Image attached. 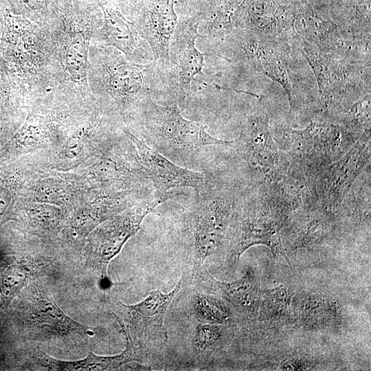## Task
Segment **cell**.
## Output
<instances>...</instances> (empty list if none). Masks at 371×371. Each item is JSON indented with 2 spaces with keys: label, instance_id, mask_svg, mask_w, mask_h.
<instances>
[{
  "label": "cell",
  "instance_id": "obj_1",
  "mask_svg": "<svg viewBox=\"0 0 371 371\" xmlns=\"http://www.w3.org/2000/svg\"><path fill=\"white\" fill-rule=\"evenodd\" d=\"M294 211L275 183L251 184L238 195L223 245L228 266H235L255 245H267L274 256L282 255L289 263L281 230Z\"/></svg>",
  "mask_w": 371,
  "mask_h": 371
},
{
  "label": "cell",
  "instance_id": "obj_2",
  "mask_svg": "<svg viewBox=\"0 0 371 371\" xmlns=\"http://www.w3.org/2000/svg\"><path fill=\"white\" fill-rule=\"evenodd\" d=\"M141 131L147 144L167 155H184L209 145H233L217 139L201 123L186 119L176 101L161 104L148 96L137 106Z\"/></svg>",
  "mask_w": 371,
  "mask_h": 371
},
{
  "label": "cell",
  "instance_id": "obj_3",
  "mask_svg": "<svg viewBox=\"0 0 371 371\" xmlns=\"http://www.w3.org/2000/svg\"><path fill=\"white\" fill-rule=\"evenodd\" d=\"M352 131L339 123L315 122L302 130L286 128L284 146L289 169L302 173L314 181L318 172L348 152L353 141Z\"/></svg>",
  "mask_w": 371,
  "mask_h": 371
},
{
  "label": "cell",
  "instance_id": "obj_4",
  "mask_svg": "<svg viewBox=\"0 0 371 371\" xmlns=\"http://www.w3.org/2000/svg\"><path fill=\"white\" fill-rule=\"evenodd\" d=\"M292 45L312 68L319 88L321 102L327 109L335 110L344 101H354L362 87L370 86V63L346 60L325 53L295 36Z\"/></svg>",
  "mask_w": 371,
  "mask_h": 371
},
{
  "label": "cell",
  "instance_id": "obj_5",
  "mask_svg": "<svg viewBox=\"0 0 371 371\" xmlns=\"http://www.w3.org/2000/svg\"><path fill=\"white\" fill-rule=\"evenodd\" d=\"M20 314L21 325L30 341L58 346H87L98 332L68 316L41 286L32 287Z\"/></svg>",
  "mask_w": 371,
  "mask_h": 371
},
{
  "label": "cell",
  "instance_id": "obj_6",
  "mask_svg": "<svg viewBox=\"0 0 371 371\" xmlns=\"http://www.w3.org/2000/svg\"><path fill=\"white\" fill-rule=\"evenodd\" d=\"M233 145L248 166L251 184H272L288 172L289 161L273 140L265 106L260 105L243 119L239 137Z\"/></svg>",
  "mask_w": 371,
  "mask_h": 371
},
{
  "label": "cell",
  "instance_id": "obj_7",
  "mask_svg": "<svg viewBox=\"0 0 371 371\" xmlns=\"http://www.w3.org/2000/svg\"><path fill=\"white\" fill-rule=\"evenodd\" d=\"M166 200L165 197L153 195L97 225L85 239V266L100 280H108L107 267L110 261L139 230L144 218Z\"/></svg>",
  "mask_w": 371,
  "mask_h": 371
},
{
  "label": "cell",
  "instance_id": "obj_8",
  "mask_svg": "<svg viewBox=\"0 0 371 371\" xmlns=\"http://www.w3.org/2000/svg\"><path fill=\"white\" fill-rule=\"evenodd\" d=\"M196 194L192 214L194 265H201L223 245L238 194L215 188L212 182Z\"/></svg>",
  "mask_w": 371,
  "mask_h": 371
},
{
  "label": "cell",
  "instance_id": "obj_9",
  "mask_svg": "<svg viewBox=\"0 0 371 371\" xmlns=\"http://www.w3.org/2000/svg\"><path fill=\"white\" fill-rule=\"evenodd\" d=\"M370 159V128H367L348 152L317 175L315 180L317 200L324 211L334 216Z\"/></svg>",
  "mask_w": 371,
  "mask_h": 371
},
{
  "label": "cell",
  "instance_id": "obj_10",
  "mask_svg": "<svg viewBox=\"0 0 371 371\" xmlns=\"http://www.w3.org/2000/svg\"><path fill=\"white\" fill-rule=\"evenodd\" d=\"M199 18L178 21L170 39L168 63L163 70L166 88L175 101L184 102L190 94L195 76L203 74L204 56L196 47Z\"/></svg>",
  "mask_w": 371,
  "mask_h": 371
},
{
  "label": "cell",
  "instance_id": "obj_11",
  "mask_svg": "<svg viewBox=\"0 0 371 371\" xmlns=\"http://www.w3.org/2000/svg\"><path fill=\"white\" fill-rule=\"evenodd\" d=\"M181 286L180 278L170 293H164L157 289L135 304H125L110 295V309L119 324L134 328L139 347L160 348L168 339L164 316Z\"/></svg>",
  "mask_w": 371,
  "mask_h": 371
},
{
  "label": "cell",
  "instance_id": "obj_12",
  "mask_svg": "<svg viewBox=\"0 0 371 371\" xmlns=\"http://www.w3.org/2000/svg\"><path fill=\"white\" fill-rule=\"evenodd\" d=\"M230 38L244 52L249 65L278 82L287 95L290 112L293 93L288 69L290 41L281 37L266 36L246 29H236Z\"/></svg>",
  "mask_w": 371,
  "mask_h": 371
},
{
  "label": "cell",
  "instance_id": "obj_13",
  "mask_svg": "<svg viewBox=\"0 0 371 371\" xmlns=\"http://www.w3.org/2000/svg\"><path fill=\"white\" fill-rule=\"evenodd\" d=\"M125 133L144 177L152 183L155 196L168 199L174 189L192 188L197 192L210 183L205 173L177 165L130 131L125 130Z\"/></svg>",
  "mask_w": 371,
  "mask_h": 371
},
{
  "label": "cell",
  "instance_id": "obj_14",
  "mask_svg": "<svg viewBox=\"0 0 371 371\" xmlns=\"http://www.w3.org/2000/svg\"><path fill=\"white\" fill-rule=\"evenodd\" d=\"M191 271L205 287L225 300L241 316L250 318L258 315L261 289L255 269H247L241 278L229 282L216 280L204 265H194Z\"/></svg>",
  "mask_w": 371,
  "mask_h": 371
},
{
  "label": "cell",
  "instance_id": "obj_15",
  "mask_svg": "<svg viewBox=\"0 0 371 371\" xmlns=\"http://www.w3.org/2000/svg\"><path fill=\"white\" fill-rule=\"evenodd\" d=\"M181 279L186 310L196 322L229 326L233 323L234 315L225 300L205 287L191 271Z\"/></svg>",
  "mask_w": 371,
  "mask_h": 371
},
{
  "label": "cell",
  "instance_id": "obj_16",
  "mask_svg": "<svg viewBox=\"0 0 371 371\" xmlns=\"http://www.w3.org/2000/svg\"><path fill=\"white\" fill-rule=\"evenodd\" d=\"M120 325L126 339L125 348L120 354L113 356H99L90 351L82 359L65 361L53 358L40 348H37L32 356L33 361L40 367L48 370L58 371L114 370L127 363L139 361L140 349L135 346L128 327L122 324Z\"/></svg>",
  "mask_w": 371,
  "mask_h": 371
},
{
  "label": "cell",
  "instance_id": "obj_17",
  "mask_svg": "<svg viewBox=\"0 0 371 371\" xmlns=\"http://www.w3.org/2000/svg\"><path fill=\"white\" fill-rule=\"evenodd\" d=\"M104 38L110 45L139 64L153 61L148 44L140 36L135 25L127 21L122 14L111 7H103Z\"/></svg>",
  "mask_w": 371,
  "mask_h": 371
},
{
  "label": "cell",
  "instance_id": "obj_18",
  "mask_svg": "<svg viewBox=\"0 0 371 371\" xmlns=\"http://www.w3.org/2000/svg\"><path fill=\"white\" fill-rule=\"evenodd\" d=\"M294 218L288 229L287 240L293 248L311 249L324 239L333 216L324 211L317 203L296 210Z\"/></svg>",
  "mask_w": 371,
  "mask_h": 371
},
{
  "label": "cell",
  "instance_id": "obj_19",
  "mask_svg": "<svg viewBox=\"0 0 371 371\" xmlns=\"http://www.w3.org/2000/svg\"><path fill=\"white\" fill-rule=\"evenodd\" d=\"M293 32L320 51L336 55L344 40L338 26L329 21L313 16H300L293 21Z\"/></svg>",
  "mask_w": 371,
  "mask_h": 371
},
{
  "label": "cell",
  "instance_id": "obj_20",
  "mask_svg": "<svg viewBox=\"0 0 371 371\" xmlns=\"http://www.w3.org/2000/svg\"><path fill=\"white\" fill-rule=\"evenodd\" d=\"M229 325L213 324L196 322L192 346L196 360L205 363L216 351L221 350L232 337Z\"/></svg>",
  "mask_w": 371,
  "mask_h": 371
},
{
  "label": "cell",
  "instance_id": "obj_21",
  "mask_svg": "<svg viewBox=\"0 0 371 371\" xmlns=\"http://www.w3.org/2000/svg\"><path fill=\"white\" fill-rule=\"evenodd\" d=\"M335 302L324 295L309 294L300 297L293 312L303 325L313 327L331 323L338 313Z\"/></svg>",
  "mask_w": 371,
  "mask_h": 371
},
{
  "label": "cell",
  "instance_id": "obj_22",
  "mask_svg": "<svg viewBox=\"0 0 371 371\" xmlns=\"http://www.w3.org/2000/svg\"><path fill=\"white\" fill-rule=\"evenodd\" d=\"M40 274L38 265L30 261L16 262L4 267L0 276L1 306L7 308L29 282Z\"/></svg>",
  "mask_w": 371,
  "mask_h": 371
},
{
  "label": "cell",
  "instance_id": "obj_23",
  "mask_svg": "<svg viewBox=\"0 0 371 371\" xmlns=\"http://www.w3.org/2000/svg\"><path fill=\"white\" fill-rule=\"evenodd\" d=\"M293 298V293L284 286L261 290L258 318L260 320L280 321L291 317Z\"/></svg>",
  "mask_w": 371,
  "mask_h": 371
},
{
  "label": "cell",
  "instance_id": "obj_24",
  "mask_svg": "<svg viewBox=\"0 0 371 371\" xmlns=\"http://www.w3.org/2000/svg\"><path fill=\"white\" fill-rule=\"evenodd\" d=\"M27 222L38 233L52 234L60 226L61 214L58 209L49 205H34L27 212Z\"/></svg>",
  "mask_w": 371,
  "mask_h": 371
},
{
  "label": "cell",
  "instance_id": "obj_25",
  "mask_svg": "<svg viewBox=\"0 0 371 371\" xmlns=\"http://www.w3.org/2000/svg\"><path fill=\"white\" fill-rule=\"evenodd\" d=\"M89 40L82 37L74 39L65 54V65L71 77L76 82L86 79Z\"/></svg>",
  "mask_w": 371,
  "mask_h": 371
},
{
  "label": "cell",
  "instance_id": "obj_26",
  "mask_svg": "<svg viewBox=\"0 0 371 371\" xmlns=\"http://www.w3.org/2000/svg\"><path fill=\"white\" fill-rule=\"evenodd\" d=\"M341 124L354 133L370 128V93L355 102L341 120Z\"/></svg>",
  "mask_w": 371,
  "mask_h": 371
},
{
  "label": "cell",
  "instance_id": "obj_27",
  "mask_svg": "<svg viewBox=\"0 0 371 371\" xmlns=\"http://www.w3.org/2000/svg\"><path fill=\"white\" fill-rule=\"evenodd\" d=\"M42 120L36 117L27 118L23 126L13 138V143L16 146H30L33 141L41 136L43 130Z\"/></svg>",
  "mask_w": 371,
  "mask_h": 371
},
{
  "label": "cell",
  "instance_id": "obj_28",
  "mask_svg": "<svg viewBox=\"0 0 371 371\" xmlns=\"http://www.w3.org/2000/svg\"><path fill=\"white\" fill-rule=\"evenodd\" d=\"M14 202L11 188L6 183L0 181V226L8 219Z\"/></svg>",
  "mask_w": 371,
  "mask_h": 371
},
{
  "label": "cell",
  "instance_id": "obj_29",
  "mask_svg": "<svg viewBox=\"0 0 371 371\" xmlns=\"http://www.w3.org/2000/svg\"><path fill=\"white\" fill-rule=\"evenodd\" d=\"M311 367V363L304 359H291L285 361L280 366L283 370H306Z\"/></svg>",
  "mask_w": 371,
  "mask_h": 371
},
{
  "label": "cell",
  "instance_id": "obj_30",
  "mask_svg": "<svg viewBox=\"0 0 371 371\" xmlns=\"http://www.w3.org/2000/svg\"><path fill=\"white\" fill-rule=\"evenodd\" d=\"M1 65L0 64V106L1 104L4 105V101L7 95V90H9L8 83L7 82V77L1 69ZM1 108V107H0Z\"/></svg>",
  "mask_w": 371,
  "mask_h": 371
},
{
  "label": "cell",
  "instance_id": "obj_31",
  "mask_svg": "<svg viewBox=\"0 0 371 371\" xmlns=\"http://www.w3.org/2000/svg\"><path fill=\"white\" fill-rule=\"evenodd\" d=\"M21 1L23 3H24L25 5L34 9L41 8L45 1V0H21Z\"/></svg>",
  "mask_w": 371,
  "mask_h": 371
}]
</instances>
